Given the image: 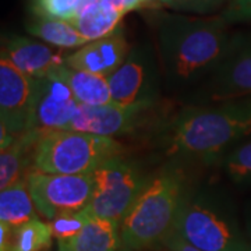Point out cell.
I'll list each match as a JSON object with an SVG mask.
<instances>
[{
	"label": "cell",
	"mask_w": 251,
	"mask_h": 251,
	"mask_svg": "<svg viewBox=\"0 0 251 251\" xmlns=\"http://www.w3.org/2000/svg\"><path fill=\"white\" fill-rule=\"evenodd\" d=\"M222 16L161 14L156 20V53L165 88L188 99L209 80L232 49L234 34Z\"/></svg>",
	"instance_id": "cell-1"
},
{
	"label": "cell",
	"mask_w": 251,
	"mask_h": 251,
	"mask_svg": "<svg viewBox=\"0 0 251 251\" xmlns=\"http://www.w3.org/2000/svg\"><path fill=\"white\" fill-rule=\"evenodd\" d=\"M251 137V97L183 109L165 127L168 156L209 161Z\"/></svg>",
	"instance_id": "cell-2"
},
{
	"label": "cell",
	"mask_w": 251,
	"mask_h": 251,
	"mask_svg": "<svg viewBox=\"0 0 251 251\" xmlns=\"http://www.w3.org/2000/svg\"><path fill=\"white\" fill-rule=\"evenodd\" d=\"M184 196V179L177 171L163 169L148 177L120 225L122 246L140 251L163 244L175 230Z\"/></svg>",
	"instance_id": "cell-3"
},
{
	"label": "cell",
	"mask_w": 251,
	"mask_h": 251,
	"mask_svg": "<svg viewBox=\"0 0 251 251\" xmlns=\"http://www.w3.org/2000/svg\"><path fill=\"white\" fill-rule=\"evenodd\" d=\"M113 137L57 130L42 135L34 153L32 171L53 175H92L103 163L122 156Z\"/></svg>",
	"instance_id": "cell-4"
},
{
	"label": "cell",
	"mask_w": 251,
	"mask_h": 251,
	"mask_svg": "<svg viewBox=\"0 0 251 251\" xmlns=\"http://www.w3.org/2000/svg\"><path fill=\"white\" fill-rule=\"evenodd\" d=\"M211 193H186L175 230L202 251H251Z\"/></svg>",
	"instance_id": "cell-5"
},
{
	"label": "cell",
	"mask_w": 251,
	"mask_h": 251,
	"mask_svg": "<svg viewBox=\"0 0 251 251\" xmlns=\"http://www.w3.org/2000/svg\"><path fill=\"white\" fill-rule=\"evenodd\" d=\"M94 193L88 211L94 216L122 225L148 177L141 169L117 156L92 173Z\"/></svg>",
	"instance_id": "cell-6"
},
{
	"label": "cell",
	"mask_w": 251,
	"mask_h": 251,
	"mask_svg": "<svg viewBox=\"0 0 251 251\" xmlns=\"http://www.w3.org/2000/svg\"><path fill=\"white\" fill-rule=\"evenodd\" d=\"M108 82L115 103L155 105L163 84L156 48L148 42L133 46L125 63L109 75Z\"/></svg>",
	"instance_id": "cell-7"
},
{
	"label": "cell",
	"mask_w": 251,
	"mask_h": 251,
	"mask_svg": "<svg viewBox=\"0 0 251 251\" xmlns=\"http://www.w3.org/2000/svg\"><path fill=\"white\" fill-rule=\"evenodd\" d=\"M28 187L36 211L48 221L75 214L90 205L94 193L92 175H53L31 171Z\"/></svg>",
	"instance_id": "cell-8"
},
{
	"label": "cell",
	"mask_w": 251,
	"mask_h": 251,
	"mask_svg": "<svg viewBox=\"0 0 251 251\" xmlns=\"http://www.w3.org/2000/svg\"><path fill=\"white\" fill-rule=\"evenodd\" d=\"M247 97H251V32L234 34L222 66L190 100L193 105H209Z\"/></svg>",
	"instance_id": "cell-9"
},
{
	"label": "cell",
	"mask_w": 251,
	"mask_h": 251,
	"mask_svg": "<svg viewBox=\"0 0 251 251\" xmlns=\"http://www.w3.org/2000/svg\"><path fill=\"white\" fill-rule=\"evenodd\" d=\"M74 94L59 74V67L44 78L35 80V97L29 130L45 135L67 130L78 109Z\"/></svg>",
	"instance_id": "cell-10"
},
{
	"label": "cell",
	"mask_w": 251,
	"mask_h": 251,
	"mask_svg": "<svg viewBox=\"0 0 251 251\" xmlns=\"http://www.w3.org/2000/svg\"><path fill=\"white\" fill-rule=\"evenodd\" d=\"M35 78L18 69L7 56L0 59V127L17 137L29 130Z\"/></svg>",
	"instance_id": "cell-11"
},
{
	"label": "cell",
	"mask_w": 251,
	"mask_h": 251,
	"mask_svg": "<svg viewBox=\"0 0 251 251\" xmlns=\"http://www.w3.org/2000/svg\"><path fill=\"white\" fill-rule=\"evenodd\" d=\"M155 105H119L110 102L106 105H78L75 116L67 130L113 137L134 133L144 123Z\"/></svg>",
	"instance_id": "cell-12"
},
{
	"label": "cell",
	"mask_w": 251,
	"mask_h": 251,
	"mask_svg": "<svg viewBox=\"0 0 251 251\" xmlns=\"http://www.w3.org/2000/svg\"><path fill=\"white\" fill-rule=\"evenodd\" d=\"M130 45L122 29L88 42L74 53L66 56V66L74 70L90 72L108 78L125 63L130 53Z\"/></svg>",
	"instance_id": "cell-13"
},
{
	"label": "cell",
	"mask_w": 251,
	"mask_h": 251,
	"mask_svg": "<svg viewBox=\"0 0 251 251\" xmlns=\"http://www.w3.org/2000/svg\"><path fill=\"white\" fill-rule=\"evenodd\" d=\"M1 54L7 56L25 75L35 80L44 78L66 63V57L50 46L18 35L7 38Z\"/></svg>",
	"instance_id": "cell-14"
},
{
	"label": "cell",
	"mask_w": 251,
	"mask_h": 251,
	"mask_svg": "<svg viewBox=\"0 0 251 251\" xmlns=\"http://www.w3.org/2000/svg\"><path fill=\"white\" fill-rule=\"evenodd\" d=\"M59 251H117L122 247L120 225L91 214L75 236L57 240Z\"/></svg>",
	"instance_id": "cell-15"
},
{
	"label": "cell",
	"mask_w": 251,
	"mask_h": 251,
	"mask_svg": "<svg viewBox=\"0 0 251 251\" xmlns=\"http://www.w3.org/2000/svg\"><path fill=\"white\" fill-rule=\"evenodd\" d=\"M42 135L28 130L10 144L0 153V190L13 186L20 180L28 177V162L34 163V153Z\"/></svg>",
	"instance_id": "cell-16"
},
{
	"label": "cell",
	"mask_w": 251,
	"mask_h": 251,
	"mask_svg": "<svg viewBox=\"0 0 251 251\" xmlns=\"http://www.w3.org/2000/svg\"><path fill=\"white\" fill-rule=\"evenodd\" d=\"M50 225L34 218L13 227L0 222V251H44L52 243Z\"/></svg>",
	"instance_id": "cell-17"
},
{
	"label": "cell",
	"mask_w": 251,
	"mask_h": 251,
	"mask_svg": "<svg viewBox=\"0 0 251 251\" xmlns=\"http://www.w3.org/2000/svg\"><path fill=\"white\" fill-rule=\"evenodd\" d=\"M125 14L95 0L85 4L80 13L69 21L88 42L113 34Z\"/></svg>",
	"instance_id": "cell-18"
},
{
	"label": "cell",
	"mask_w": 251,
	"mask_h": 251,
	"mask_svg": "<svg viewBox=\"0 0 251 251\" xmlns=\"http://www.w3.org/2000/svg\"><path fill=\"white\" fill-rule=\"evenodd\" d=\"M59 74L67 82L80 105H106L112 102L110 88L106 77L82 70H74L63 64L59 67Z\"/></svg>",
	"instance_id": "cell-19"
},
{
	"label": "cell",
	"mask_w": 251,
	"mask_h": 251,
	"mask_svg": "<svg viewBox=\"0 0 251 251\" xmlns=\"http://www.w3.org/2000/svg\"><path fill=\"white\" fill-rule=\"evenodd\" d=\"M35 204L28 187V177L0 190V222L17 227L38 218Z\"/></svg>",
	"instance_id": "cell-20"
},
{
	"label": "cell",
	"mask_w": 251,
	"mask_h": 251,
	"mask_svg": "<svg viewBox=\"0 0 251 251\" xmlns=\"http://www.w3.org/2000/svg\"><path fill=\"white\" fill-rule=\"evenodd\" d=\"M27 31L44 42L62 49H80L88 44V41L69 21L63 20L35 17L27 24Z\"/></svg>",
	"instance_id": "cell-21"
},
{
	"label": "cell",
	"mask_w": 251,
	"mask_h": 251,
	"mask_svg": "<svg viewBox=\"0 0 251 251\" xmlns=\"http://www.w3.org/2000/svg\"><path fill=\"white\" fill-rule=\"evenodd\" d=\"M222 169L236 184H251V137L225 153Z\"/></svg>",
	"instance_id": "cell-22"
},
{
	"label": "cell",
	"mask_w": 251,
	"mask_h": 251,
	"mask_svg": "<svg viewBox=\"0 0 251 251\" xmlns=\"http://www.w3.org/2000/svg\"><path fill=\"white\" fill-rule=\"evenodd\" d=\"M84 6V0H31L36 17L72 21Z\"/></svg>",
	"instance_id": "cell-23"
},
{
	"label": "cell",
	"mask_w": 251,
	"mask_h": 251,
	"mask_svg": "<svg viewBox=\"0 0 251 251\" xmlns=\"http://www.w3.org/2000/svg\"><path fill=\"white\" fill-rule=\"evenodd\" d=\"M90 216L91 212L88 211V206L75 214L57 216L49 224L53 237H56L57 240H64V239H70L73 236H75L85 226Z\"/></svg>",
	"instance_id": "cell-24"
},
{
	"label": "cell",
	"mask_w": 251,
	"mask_h": 251,
	"mask_svg": "<svg viewBox=\"0 0 251 251\" xmlns=\"http://www.w3.org/2000/svg\"><path fill=\"white\" fill-rule=\"evenodd\" d=\"M158 1L162 6L179 13L206 16L221 9L227 0H158Z\"/></svg>",
	"instance_id": "cell-25"
},
{
	"label": "cell",
	"mask_w": 251,
	"mask_h": 251,
	"mask_svg": "<svg viewBox=\"0 0 251 251\" xmlns=\"http://www.w3.org/2000/svg\"><path fill=\"white\" fill-rule=\"evenodd\" d=\"M221 16L229 24L251 23V0H230Z\"/></svg>",
	"instance_id": "cell-26"
},
{
	"label": "cell",
	"mask_w": 251,
	"mask_h": 251,
	"mask_svg": "<svg viewBox=\"0 0 251 251\" xmlns=\"http://www.w3.org/2000/svg\"><path fill=\"white\" fill-rule=\"evenodd\" d=\"M163 244L169 251H202L197 249L196 246H193L191 243H188L186 239H183L176 230L172 232L171 236L165 240Z\"/></svg>",
	"instance_id": "cell-27"
},
{
	"label": "cell",
	"mask_w": 251,
	"mask_h": 251,
	"mask_svg": "<svg viewBox=\"0 0 251 251\" xmlns=\"http://www.w3.org/2000/svg\"><path fill=\"white\" fill-rule=\"evenodd\" d=\"M99 1L108 4L109 7H112V9L120 11L122 14H126V13H128L131 10L138 9V7L143 6L138 0H99Z\"/></svg>",
	"instance_id": "cell-28"
},
{
	"label": "cell",
	"mask_w": 251,
	"mask_h": 251,
	"mask_svg": "<svg viewBox=\"0 0 251 251\" xmlns=\"http://www.w3.org/2000/svg\"><path fill=\"white\" fill-rule=\"evenodd\" d=\"M117 251H134V250H131V249H128V247H125V246H122L120 249Z\"/></svg>",
	"instance_id": "cell-29"
},
{
	"label": "cell",
	"mask_w": 251,
	"mask_h": 251,
	"mask_svg": "<svg viewBox=\"0 0 251 251\" xmlns=\"http://www.w3.org/2000/svg\"><path fill=\"white\" fill-rule=\"evenodd\" d=\"M141 4H145V3H150V1H153V0H138Z\"/></svg>",
	"instance_id": "cell-30"
},
{
	"label": "cell",
	"mask_w": 251,
	"mask_h": 251,
	"mask_svg": "<svg viewBox=\"0 0 251 251\" xmlns=\"http://www.w3.org/2000/svg\"><path fill=\"white\" fill-rule=\"evenodd\" d=\"M250 214H251V211H250ZM250 225H251V218H250Z\"/></svg>",
	"instance_id": "cell-31"
}]
</instances>
